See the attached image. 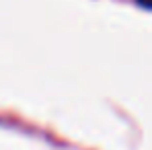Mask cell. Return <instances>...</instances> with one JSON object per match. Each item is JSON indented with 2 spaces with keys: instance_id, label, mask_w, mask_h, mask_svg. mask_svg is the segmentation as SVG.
<instances>
[{
  "instance_id": "cell-1",
  "label": "cell",
  "mask_w": 152,
  "mask_h": 150,
  "mask_svg": "<svg viewBox=\"0 0 152 150\" xmlns=\"http://www.w3.org/2000/svg\"><path fill=\"white\" fill-rule=\"evenodd\" d=\"M140 6H144V8H152V0H136Z\"/></svg>"
}]
</instances>
